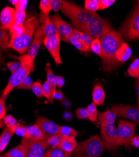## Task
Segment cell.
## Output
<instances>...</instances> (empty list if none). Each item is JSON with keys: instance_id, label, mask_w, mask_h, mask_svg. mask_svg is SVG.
Wrapping results in <instances>:
<instances>
[{"instance_id": "38", "label": "cell", "mask_w": 139, "mask_h": 157, "mask_svg": "<svg viewBox=\"0 0 139 157\" xmlns=\"http://www.w3.org/2000/svg\"><path fill=\"white\" fill-rule=\"evenodd\" d=\"M33 82L32 81L31 77L29 75L17 86L16 89H31Z\"/></svg>"}, {"instance_id": "22", "label": "cell", "mask_w": 139, "mask_h": 157, "mask_svg": "<svg viewBox=\"0 0 139 157\" xmlns=\"http://www.w3.org/2000/svg\"><path fill=\"white\" fill-rule=\"evenodd\" d=\"M77 141L75 137L65 136L58 147L67 152L72 153L77 148Z\"/></svg>"}, {"instance_id": "26", "label": "cell", "mask_w": 139, "mask_h": 157, "mask_svg": "<svg viewBox=\"0 0 139 157\" xmlns=\"http://www.w3.org/2000/svg\"><path fill=\"white\" fill-rule=\"evenodd\" d=\"M3 155L5 157H25L26 151L24 147L20 144V145L12 148Z\"/></svg>"}, {"instance_id": "8", "label": "cell", "mask_w": 139, "mask_h": 157, "mask_svg": "<svg viewBox=\"0 0 139 157\" xmlns=\"http://www.w3.org/2000/svg\"><path fill=\"white\" fill-rule=\"evenodd\" d=\"M130 17L122 26L119 32L128 40L139 38V2Z\"/></svg>"}, {"instance_id": "35", "label": "cell", "mask_w": 139, "mask_h": 157, "mask_svg": "<svg viewBox=\"0 0 139 157\" xmlns=\"http://www.w3.org/2000/svg\"><path fill=\"white\" fill-rule=\"evenodd\" d=\"M40 8L43 13L48 16L49 12L52 10L51 4H50V0H41Z\"/></svg>"}, {"instance_id": "40", "label": "cell", "mask_w": 139, "mask_h": 157, "mask_svg": "<svg viewBox=\"0 0 139 157\" xmlns=\"http://www.w3.org/2000/svg\"><path fill=\"white\" fill-rule=\"evenodd\" d=\"M72 45L77 48L78 50H79L81 52H89L91 51L90 47L86 45L83 42H82L80 40L76 41L72 44Z\"/></svg>"}, {"instance_id": "25", "label": "cell", "mask_w": 139, "mask_h": 157, "mask_svg": "<svg viewBox=\"0 0 139 157\" xmlns=\"http://www.w3.org/2000/svg\"><path fill=\"white\" fill-rule=\"evenodd\" d=\"M71 153L67 152L58 146L52 147L46 151L44 157H71Z\"/></svg>"}, {"instance_id": "2", "label": "cell", "mask_w": 139, "mask_h": 157, "mask_svg": "<svg viewBox=\"0 0 139 157\" xmlns=\"http://www.w3.org/2000/svg\"><path fill=\"white\" fill-rule=\"evenodd\" d=\"M61 11L73 23L76 29L86 33V26L96 12L86 10L72 2L62 1Z\"/></svg>"}, {"instance_id": "6", "label": "cell", "mask_w": 139, "mask_h": 157, "mask_svg": "<svg viewBox=\"0 0 139 157\" xmlns=\"http://www.w3.org/2000/svg\"><path fill=\"white\" fill-rule=\"evenodd\" d=\"M113 30L112 25L108 20L102 18L95 13L87 24L86 33L100 39Z\"/></svg>"}, {"instance_id": "49", "label": "cell", "mask_w": 139, "mask_h": 157, "mask_svg": "<svg viewBox=\"0 0 139 157\" xmlns=\"http://www.w3.org/2000/svg\"><path fill=\"white\" fill-rule=\"evenodd\" d=\"M56 82H57V86L59 88H61L64 87L65 83V81L64 78L61 76H56Z\"/></svg>"}, {"instance_id": "9", "label": "cell", "mask_w": 139, "mask_h": 157, "mask_svg": "<svg viewBox=\"0 0 139 157\" xmlns=\"http://www.w3.org/2000/svg\"><path fill=\"white\" fill-rule=\"evenodd\" d=\"M21 144L26 151L25 157H44L49 147L46 140H33L23 138Z\"/></svg>"}, {"instance_id": "16", "label": "cell", "mask_w": 139, "mask_h": 157, "mask_svg": "<svg viewBox=\"0 0 139 157\" xmlns=\"http://www.w3.org/2000/svg\"><path fill=\"white\" fill-rule=\"evenodd\" d=\"M50 19L52 20L58 30V32L62 36V37L69 36L72 33L74 29H73L68 23L63 20L59 15L57 14L53 15Z\"/></svg>"}, {"instance_id": "11", "label": "cell", "mask_w": 139, "mask_h": 157, "mask_svg": "<svg viewBox=\"0 0 139 157\" xmlns=\"http://www.w3.org/2000/svg\"><path fill=\"white\" fill-rule=\"evenodd\" d=\"M111 110L117 116L123 117L139 124V108L137 106L124 105V104H113Z\"/></svg>"}, {"instance_id": "21", "label": "cell", "mask_w": 139, "mask_h": 157, "mask_svg": "<svg viewBox=\"0 0 139 157\" xmlns=\"http://www.w3.org/2000/svg\"><path fill=\"white\" fill-rule=\"evenodd\" d=\"M27 138L33 140H46L40 128L37 124L27 127Z\"/></svg>"}, {"instance_id": "4", "label": "cell", "mask_w": 139, "mask_h": 157, "mask_svg": "<svg viewBox=\"0 0 139 157\" xmlns=\"http://www.w3.org/2000/svg\"><path fill=\"white\" fill-rule=\"evenodd\" d=\"M21 62L20 69L15 73L12 74L8 83L5 89L3 97L6 98L11 93V91L17 86L33 71L35 68V60L31 58L28 54H24L20 57H15Z\"/></svg>"}, {"instance_id": "13", "label": "cell", "mask_w": 139, "mask_h": 157, "mask_svg": "<svg viewBox=\"0 0 139 157\" xmlns=\"http://www.w3.org/2000/svg\"><path fill=\"white\" fill-rule=\"evenodd\" d=\"M35 124L42 129L46 140L53 135L60 134L61 126L45 117L39 116L36 119Z\"/></svg>"}, {"instance_id": "28", "label": "cell", "mask_w": 139, "mask_h": 157, "mask_svg": "<svg viewBox=\"0 0 139 157\" xmlns=\"http://www.w3.org/2000/svg\"><path fill=\"white\" fill-rule=\"evenodd\" d=\"M129 75L134 78H139V59H135L127 70Z\"/></svg>"}, {"instance_id": "23", "label": "cell", "mask_w": 139, "mask_h": 157, "mask_svg": "<svg viewBox=\"0 0 139 157\" xmlns=\"http://www.w3.org/2000/svg\"><path fill=\"white\" fill-rule=\"evenodd\" d=\"M116 114L112 110H107L104 112L100 113L98 115L100 124H113L114 123L116 117Z\"/></svg>"}, {"instance_id": "37", "label": "cell", "mask_w": 139, "mask_h": 157, "mask_svg": "<svg viewBox=\"0 0 139 157\" xmlns=\"http://www.w3.org/2000/svg\"><path fill=\"white\" fill-rule=\"evenodd\" d=\"M3 121L6 127L11 128H14L18 124L15 117L11 115H6L3 118Z\"/></svg>"}, {"instance_id": "24", "label": "cell", "mask_w": 139, "mask_h": 157, "mask_svg": "<svg viewBox=\"0 0 139 157\" xmlns=\"http://www.w3.org/2000/svg\"><path fill=\"white\" fill-rule=\"evenodd\" d=\"M13 135L14 133L11 128L5 127L4 128L0 136V153H2L6 148Z\"/></svg>"}, {"instance_id": "44", "label": "cell", "mask_w": 139, "mask_h": 157, "mask_svg": "<svg viewBox=\"0 0 139 157\" xmlns=\"http://www.w3.org/2000/svg\"><path fill=\"white\" fill-rule=\"evenodd\" d=\"M6 65L10 72L13 74L16 72L20 67L21 66V62H8L6 63Z\"/></svg>"}, {"instance_id": "47", "label": "cell", "mask_w": 139, "mask_h": 157, "mask_svg": "<svg viewBox=\"0 0 139 157\" xmlns=\"http://www.w3.org/2000/svg\"><path fill=\"white\" fill-rule=\"evenodd\" d=\"M116 2L115 0H100L99 10H103L111 6Z\"/></svg>"}, {"instance_id": "46", "label": "cell", "mask_w": 139, "mask_h": 157, "mask_svg": "<svg viewBox=\"0 0 139 157\" xmlns=\"http://www.w3.org/2000/svg\"><path fill=\"white\" fill-rule=\"evenodd\" d=\"M28 4L27 0H16L15 5L16 11H23L26 10Z\"/></svg>"}, {"instance_id": "31", "label": "cell", "mask_w": 139, "mask_h": 157, "mask_svg": "<svg viewBox=\"0 0 139 157\" xmlns=\"http://www.w3.org/2000/svg\"><path fill=\"white\" fill-rule=\"evenodd\" d=\"M60 134L67 137H76L79 135L77 131L75 130L69 126H61L60 129Z\"/></svg>"}, {"instance_id": "29", "label": "cell", "mask_w": 139, "mask_h": 157, "mask_svg": "<svg viewBox=\"0 0 139 157\" xmlns=\"http://www.w3.org/2000/svg\"><path fill=\"white\" fill-rule=\"evenodd\" d=\"M90 50L94 54L102 58V47L100 39L95 38L90 45Z\"/></svg>"}, {"instance_id": "30", "label": "cell", "mask_w": 139, "mask_h": 157, "mask_svg": "<svg viewBox=\"0 0 139 157\" xmlns=\"http://www.w3.org/2000/svg\"><path fill=\"white\" fill-rule=\"evenodd\" d=\"M86 109L88 112V119L92 122L97 121L98 118V112L96 104H95L93 102L91 103L90 105L88 106Z\"/></svg>"}, {"instance_id": "15", "label": "cell", "mask_w": 139, "mask_h": 157, "mask_svg": "<svg viewBox=\"0 0 139 157\" xmlns=\"http://www.w3.org/2000/svg\"><path fill=\"white\" fill-rule=\"evenodd\" d=\"M45 37V36L44 32L42 27L40 26L35 33L33 40L28 49V54L34 60H35V58L38 54V52L39 51L42 44L43 42Z\"/></svg>"}, {"instance_id": "17", "label": "cell", "mask_w": 139, "mask_h": 157, "mask_svg": "<svg viewBox=\"0 0 139 157\" xmlns=\"http://www.w3.org/2000/svg\"><path fill=\"white\" fill-rule=\"evenodd\" d=\"M39 22L45 37H50L56 35L58 33L55 25L50 19L49 16L45 15L41 12L39 17Z\"/></svg>"}, {"instance_id": "33", "label": "cell", "mask_w": 139, "mask_h": 157, "mask_svg": "<svg viewBox=\"0 0 139 157\" xmlns=\"http://www.w3.org/2000/svg\"><path fill=\"white\" fill-rule=\"evenodd\" d=\"M14 134H16L23 138H27V126H24L18 123L16 126L11 128Z\"/></svg>"}, {"instance_id": "32", "label": "cell", "mask_w": 139, "mask_h": 157, "mask_svg": "<svg viewBox=\"0 0 139 157\" xmlns=\"http://www.w3.org/2000/svg\"><path fill=\"white\" fill-rule=\"evenodd\" d=\"M100 0H85V8L92 12H95L99 10Z\"/></svg>"}, {"instance_id": "20", "label": "cell", "mask_w": 139, "mask_h": 157, "mask_svg": "<svg viewBox=\"0 0 139 157\" xmlns=\"http://www.w3.org/2000/svg\"><path fill=\"white\" fill-rule=\"evenodd\" d=\"M93 102L98 106L103 105L105 100V93L103 87L100 84L94 86L92 92Z\"/></svg>"}, {"instance_id": "39", "label": "cell", "mask_w": 139, "mask_h": 157, "mask_svg": "<svg viewBox=\"0 0 139 157\" xmlns=\"http://www.w3.org/2000/svg\"><path fill=\"white\" fill-rule=\"evenodd\" d=\"M31 90L33 93L38 97V98H42L43 93H42V85L40 82H33Z\"/></svg>"}, {"instance_id": "52", "label": "cell", "mask_w": 139, "mask_h": 157, "mask_svg": "<svg viewBox=\"0 0 139 157\" xmlns=\"http://www.w3.org/2000/svg\"><path fill=\"white\" fill-rule=\"evenodd\" d=\"M55 98L58 100H61L63 99V94L61 93V91L60 90L57 91L55 95Z\"/></svg>"}, {"instance_id": "1", "label": "cell", "mask_w": 139, "mask_h": 157, "mask_svg": "<svg viewBox=\"0 0 139 157\" xmlns=\"http://www.w3.org/2000/svg\"><path fill=\"white\" fill-rule=\"evenodd\" d=\"M102 47V67L105 72H111L120 64L116 59L118 49L124 42L119 32L113 30L100 38Z\"/></svg>"}, {"instance_id": "10", "label": "cell", "mask_w": 139, "mask_h": 157, "mask_svg": "<svg viewBox=\"0 0 139 157\" xmlns=\"http://www.w3.org/2000/svg\"><path fill=\"white\" fill-rule=\"evenodd\" d=\"M100 128L101 138L105 147L110 151L115 150L117 147V128L115 123L102 124Z\"/></svg>"}, {"instance_id": "51", "label": "cell", "mask_w": 139, "mask_h": 157, "mask_svg": "<svg viewBox=\"0 0 139 157\" xmlns=\"http://www.w3.org/2000/svg\"><path fill=\"white\" fill-rule=\"evenodd\" d=\"M131 145H132V146L135 147L137 148H139V135L135 136L133 138V139L132 140Z\"/></svg>"}, {"instance_id": "45", "label": "cell", "mask_w": 139, "mask_h": 157, "mask_svg": "<svg viewBox=\"0 0 139 157\" xmlns=\"http://www.w3.org/2000/svg\"><path fill=\"white\" fill-rule=\"evenodd\" d=\"M76 116L80 120H84V119H88V112L86 108H79L76 111Z\"/></svg>"}, {"instance_id": "36", "label": "cell", "mask_w": 139, "mask_h": 157, "mask_svg": "<svg viewBox=\"0 0 139 157\" xmlns=\"http://www.w3.org/2000/svg\"><path fill=\"white\" fill-rule=\"evenodd\" d=\"M25 19H26V11H16V13L15 16V25H22L24 23Z\"/></svg>"}, {"instance_id": "14", "label": "cell", "mask_w": 139, "mask_h": 157, "mask_svg": "<svg viewBox=\"0 0 139 157\" xmlns=\"http://www.w3.org/2000/svg\"><path fill=\"white\" fill-rule=\"evenodd\" d=\"M16 13V11L15 8L9 6L5 7L0 15V23L2 25L0 28L9 32L15 25Z\"/></svg>"}, {"instance_id": "3", "label": "cell", "mask_w": 139, "mask_h": 157, "mask_svg": "<svg viewBox=\"0 0 139 157\" xmlns=\"http://www.w3.org/2000/svg\"><path fill=\"white\" fill-rule=\"evenodd\" d=\"M39 18L33 17L27 20L24 23L25 30L18 36L11 37L8 48L14 49L21 54H24L29 49L35 33L39 27Z\"/></svg>"}, {"instance_id": "56", "label": "cell", "mask_w": 139, "mask_h": 157, "mask_svg": "<svg viewBox=\"0 0 139 157\" xmlns=\"http://www.w3.org/2000/svg\"><path fill=\"white\" fill-rule=\"evenodd\" d=\"M138 2H139V1H138Z\"/></svg>"}, {"instance_id": "50", "label": "cell", "mask_w": 139, "mask_h": 157, "mask_svg": "<svg viewBox=\"0 0 139 157\" xmlns=\"http://www.w3.org/2000/svg\"><path fill=\"white\" fill-rule=\"evenodd\" d=\"M135 89L137 92V107L139 108V78H138L135 82Z\"/></svg>"}, {"instance_id": "27", "label": "cell", "mask_w": 139, "mask_h": 157, "mask_svg": "<svg viewBox=\"0 0 139 157\" xmlns=\"http://www.w3.org/2000/svg\"><path fill=\"white\" fill-rule=\"evenodd\" d=\"M11 34L9 32L0 28V50L8 48L10 42Z\"/></svg>"}, {"instance_id": "54", "label": "cell", "mask_w": 139, "mask_h": 157, "mask_svg": "<svg viewBox=\"0 0 139 157\" xmlns=\"http://www.w3.org/2000/svg\"><path fill=\"white\" fill-rule=\"evenodd\" d=\"M5 126V124L4 123V121L3 120H0V128H4Z\"/></svg>"}, {"instance_id": "7", "label": "cell", "mask_w": 139, "mask_h": 157, "mask_svg": "<svg viewBox=\"0 0 139 157\" xmlns=\"http://www.w3.org/2000/svg\"><path fill=\"white\" fill-rule=\"evenodd\" d=\"M136 123L120 120L117 127V145L125 146L129 151L132 150V140L134 137Z\"/></svg>"}, {"instance_id": "18", "label": "cell", "mask_w": 139, "mask_h": 157, "mask_svg": "<svg viewBox=\"0 0 139 157\" xmlns=\"http://www.w3.org/2000/svg\"><path fill=\"white\" fill-rule=\"evenodd\" d=\"M45 71L46 73V77H47V82L50 86L52 90L51 94V99L49 101V102L53 104V100L55 99V95L57 93V82H56V76L55 75L53 70L52 69L51 65L49 63H47L46 66L45 67Z\"/></svg>"}, {"instance_id": "42", "label": "cell", "mask_w": 139, "mask_h": 157, "mask_svg": "<svg viewBox=\"0 0 139 157\" xmlns=\"http://www.w3.org/2000/svg\"><path fill=\"white\" fill-rule=\"evenodd\" d=\"M95 38V37L92 36V35L88 34V33H86L84 32H82V33H81L80 40L82 42H83L84 44H85L86 45L90 46V47Z\"/></svg>"}, {"instance_id": "53", "label": "cell", "mask_w": 139, "mask_h": 157, "mask_svg": "<svg viewBox=\"0 0 139 157\" xmlns=\"http://www.w3.org/2000/svg\"><path fill=\"white\" fill-rule=\"evenodd\" d=\"M5 57L3 54L2 50H0V65H3L5 63Z\"/></svg>"}, {"instance_id": "19", "label": "cell", "mask_w": 139, "mask_h": 157, "mask_svg": "<svg viewBox=\"0 0 139 157\" xmlns=\"http://www.w3.org/2000/svg\"><path fill=\"white\" fill-rule=\"evenodd\" d=\"M132 56V51L128 44L123 42L118 49L115 57L119 63L129 60Z\"/></svg>"}, {"instance_id": "12", "label": "cell", "mask_w": 139, "mask_h": 157, "mask_svg": "<svg viewBox=\"0 0 139 157\" xmlns=\"http://www.w3.org/2000/svg\"><path fill=\"white\" fill-rule=\"evenodd\" d=\"M60 42L61 35L58 33L53 36L45 37L43 42L58 65L63 62L60 56Z\"/></svg>"}, {"instance_id": "55", "label": "cell", "mask_w": 139, "mask_h": 157, "mask_svg": "<svg viewBox=\"0 0 139 157\" xmlns=\"http://www.w3.org/2000/svg\"><path fill=\"white\" fill-rule=\"evenodd\" d=\"M0 157H5L4 155H2V156H0Z\"/></svg>"}, {"instance_id": "5", "label": "cell", "mask_w": 139, "mask_h": 157, "mask_svg": "<svg viewBox=\"0 0 139 157\" xmlns=\"http://www.w3.org/2000/svg\"><path fill=\"white\" fill-rule=\"evenodd\" d=\"M105 148L102 138L95 135L79 143L71 157H101Z\"/></svg>"}, {"instance_id": "48", "label": "cell", "mask_w": 139, "mask_h": 157, "mask_svg": "<svg viewBox=\"0 0 139 157\" xmlns=\"http://www.w3.org/2000/svg\"><path fill=\"white\" fill-rule=\"evenodd\" d=\"M50 4L52 10L55 12H58L61 7L62 1L61 0H50Z\"/></svg>"}, {"instance_id": "41", "label": "cell", "mask_w": 139, "mask_h": 157, "mask_svg": "<svg viewBox=\"0 0 139 157\" xmlns=\"http://www.w3.org/2000/svg\"><path fill=\"white\" fill-rule=\"evenodd\" d=\"M42 93H43V96H45L46 99H48L49 102L50 99H51L52 90H51V87H50V86L47 82V81H45L42 85Z\"/></svg>"}, {"instance_id": "34", "label": "cell", "mask_w": 139, "mask_h": 157, "mask_svg": "<svg viewBox=\"0 0 139 157\" xmlns=\"http://www.w3.org/2000/svg\"><path fill=\"white\" fill-rule=\"evenodd\" d=\"M64 136L61 135V134H58L49 137L46 140V141L48 143L49 146L56 147L59 145V144L61 143L62 140L64 138Z\"/></svg>"}, {"instance_id": "43", "label": "cell", "mask_w": 139, "mask_h": 157, "mask_svg": "<svg viewBox=\"0 0 139 157\" xmlns=\"http://www.w3.org/2000/svg\"><path fill=\"white\" fill-rule=\"evenodd\" d=\"M6 98L0 97V120H3L6 113V108L5 106Z\"/></svg>"}]
</instances>
